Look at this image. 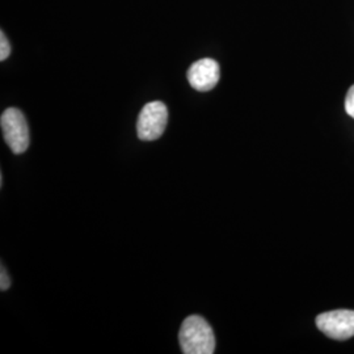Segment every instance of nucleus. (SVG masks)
Segmentation results:
<instances>
[{
  "label": "nucleus",
  "mask_w": 354,
  "mask_h": 354,
  "mask_svg": "<svg viewBox=\"0 0 354 354\" xmlns=\"http://www.w3.org/2000/svg\"><path fill=\"white\" fill-rule=\"evenodd\" d=\"M178 342L183 353L212 354L215 352V336L210 324L198 315L188 317L181 324Z\"/></svg>",
  "instance_id": "nucleus-1"
},
{
  "label": "nucleus",
  "mask_w": 354,
  "mask_h": 354,
  "mask_svg": "<svg viewBox=\"0 0 354 354\" xmlns=\"http://www.w3.org/2000/svg\"><path fill=\"white\" fill-rule=\"evenodd\" d=\"M0 127L4 136V140L13 153H23L29 147V129L26 124V115L17 108L6 109L1 118Z\"/></svg>",
  "instance_id": "nucleus-2"
},
{
  "label": "nucleus",
  "mask_w": 354,
  "mask_h": 354,
  "mask_svg": "<svg viewBox=\"0 0 354 354\" xmlns=\"http://www.w3.org/2000/svg\"><path fill=\"white\" fill-rule=\"evenodd\" d=\"M168 122V109L162 102L146 104L140 111L137 131L142 140H155L165 133Z\"/></svg>",
  "instance_id": "nucleus-3"
},
{
  "label": "nucleus",
  "mask_w": 354,
  "mask_h": 354,
  "mask_svg": "<svg viewBox=\"0 0 354 354\" xmlns=\"http://www.w3.org/2000/svg\"><path fill=\"white\" fill-rule=\"evenodd\" d=\"M317 327L329 339L348 340L354 337V311L336 310L320 314L317 317Z\"/></svg>",
  "instance_id": "nucleus-4"
},
{
  "label": "nucleus",
  "mask_w": 354,
  "mask_h": 354,
  "mask_svg": "<svg viewBox=\"0 0 354 354\" xmlns=\"http://www.w3.org/2000/svg\"><path fill=\"white\" fill-rule=\"evenodd\" d=\"M219 64L212 58H203L190 66L188 82L190 86L200 92H207L214 88L219 82Z\"/></svg>",
  "instance_id": "nucleus-5"
},
{
  "label": "nucleus",
  "mask_w": 354,
  "mask_h": 354,
  "mask_svg": "<svg viewBox=\"0 0 354 354\" xmlns=\"http://www.w3.org/2000/svg\"><path fill=\"white\" fill-rule=\"evenodd\" d=\"M11 54V45L6 37L4 32L0 33V61H6Z\"/></svg>",
  "instance_id": "nucleus-6"
},
{
  "label": "nucleus",
  "mask_w": 354,
  "mask_h": 354,
  "mask_svg": "<svg viewBox=\"0 0 354 354\" xmlns=\"http://www.w3.org/2000/svg\"><path fill=\"white\" fill-rule=\"evenodd\" d=\"M345 111L349 114L352 118H354V86H352L348 93H346V99H345Z\"/></svg>",
  "instance_id": "nucleus-7"
},
{
  "label": "nucleus",
  "mask_w": 354,
  "mask_h": 354,
  "mask_svg": "<svg viewBox=\"0 0 354 354\" xmlns=\"http://www.w3.org/2000/svg\"><path fill=\"white\" fill-rule=\"evenodd\" d=\"M11 286V279L8 277V273L6 272L4 266H1V274H0V289L1 291L8 290Z\"/></svg>",
  "instance_id": "nucleus-8"
}]
</instances>
